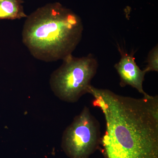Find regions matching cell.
<instances>
[{
    "instance_id": "cell-1",
    "label": "cell",
    "mask_w": 158,
    "mask_h": 158,
    "mask_svg": "<svg viewBox=\"0 0 158 158\" xmlns=\"http://www.w3.org/2000/svg\"><path fill=\"white\" fill-rule=\"evenodd\" d=\"M92 105L104 116V158H158V97L122 96L90 86Z\"/></svg>"
},
{
    "instance_id": "cell-2",
    "label": "cell",
    "mask_w": 158,
    "mask_h": 158,
    "mask_svg": "<svg viewBox=\"0 0 158 158\" xmlns=\"http://www.w3.org/2000/svg\"><path fill=\"white\" fill-rule=\"evenodd\" d=\"M83 30L78 15L60 3H49L27 17L23 41L36 59L47 62L63 60L72 55Z\"/></svg>"
},
{
    "instance_id": "cell-3",
    "label": "cell",
    "mask_w": 158,
    "mask_h": 158,
    "mask_svg": "<svg viewBox=\"0 0 158 158\" xmlns=\"http://www.w3.org/2000/svg\"><path fill=\"white\" fill-rule=\"evenodd\" d=\"M62 60V65L51 75V89L61 100L76 102L88 93L90 83L97 71L98 62L91 54L81 58L70 55Z\"/></svg>"
},
{
    "instance_id": "cell-4",
    "label": "cell",
    "mask_w": 158,
    "mask_h": 158,
    "mask_svg": "<svg viewBox=\"0 0 158 158\" xmlns=\"http://www.w3.org/2000/svg\"><path fill=\"white\" fill-rule=\"evenodd\" d=\"M101 139L99 123L85 106L64 131L62 147L70 158H90L99 147Z\"/></svg>"
},
{
    "instance_id": "cell-5",
    "label": "cell",
    "mask_w": 158,
    "mask_h": 158,
    "mask_svg": "<svg viewBox=\"0 0 158 158\" xmlns=\"http://www.w3.org/2000/svg\"><path fill=\"white\" fill-rule=\"evenodd\" d=\"M121 55L119 62L114 65L120 77V85L122 87L130 85L135 88L139 93L145 96L148 95L143 89V84L146 73L138 67L135 61L134 53L128 54L118 46Z\"/></svg>"
},
{
    "instance_id": "cell-6",
    "label": "cell",
    "mask_w": 158,
    "mask_h": 158,
    "mask_svg": "<svg viewBox=\"0 0 158 158\" xmlns=\"http://www.w3.org/2000/svg\"><path fill=\"white\" fill-rule=\"evenodd\" d=\"M22 0L0 1V19H20L27 17L24 11Z\"/></svg>"
},
{
    "instance_id": "cell-7",
    "label": "cell",
    "mask_w": 158,
    "mask_h": 158,
    "mask_svg": "<svg viewBox=\"0 0 158 158\" xmlns=\"http://www.w3.org/2000/svg\"><path fill=\"white\" fill-rule=\"evenodd\" d=\"M147 65L144 71L146 73L149 72L158 71V46H155L151 50L148 56Z\"/></svg>"
},
{
    "instance_id": "cell-8",
    "label": "cell",
    "mask_w": 158,
    "mask_h": 158,
    "mask_svg": "<svg viewBox=\"0 0 158 158\" xmlns=\"http://www.w3.org/2000/svg\"><path fill=\"white\" fill-rule=\"evenodd\" d=\"M0 1H1V0H0Z\"/></svg>"
}]
</instances>
